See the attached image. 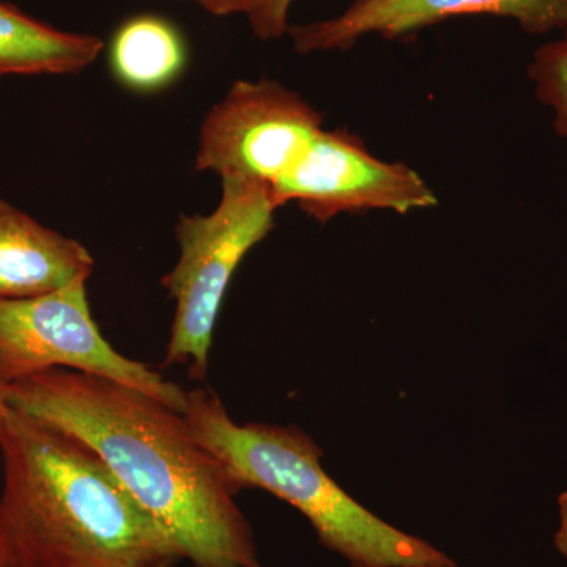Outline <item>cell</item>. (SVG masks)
<instances>
[{"mask_svg":"<svg viewBox=\"0 0 567 567\" xmlns=\"http://www.w3.org/2000/svg\"><path fill=\"white\" fill-rule=\"evenodd\" d=\"M7 399L92 447L193 567H262L237 488L177 410L69 369L10 383Z\"/></svg>","mask_w":567,"mask_h":567,"instance_id":"1","label":"cell"},{"mask_svg":"<svg viewBox=\"0 0 567 567\" xmlns=\"http://www.w3.org/2000/svg\"><path fill=\"white\" fill-rule=\"evenodd\" d=\"M0 565L175 567L182 551L99 454L7 410L0 421Z\"/></svg>","mask_w":567,"mask_h":567,"instance_id":"2","label":"cell"},{"mask_svg":"<svg viewBox=\"0 0 567 567\" xmlns=\"http://www.w3.org/2000/svg\"><path fill=\"white\" fill-rule=\"evenodd\" d=\"M186 424L238 494L264 488L300 511L320 544L352 567L456 565L427 540L402 532L353 499L324 472L322 450L293 425L237 424L208 388L186 391Z\"/></svg>","mask_w":567,"mask_h":567,"instance_id":"3","label":"cell"},{"mask_svg":"<svg viewBox=\"0 0 567 567\" xmlns=\"http://www.w3.org/2000/svg\"><path fill=\"white\" fill-rule=\"evenodd\" d=\"M278 208L270 186L224 177L215 212L181 216V259L162 278L175 305L164 369L185 365L193 380L204 382L227 287L246 254L274 229Z\"/></svg>","mask_w":567,"mask_h":567,"instance_id":"4","label":"cell"},{"mask_svg":"<svg viewBox=\"0 0 567 567\" xmlns=\"http://www.w3.org/2000/svg\"><path fill=\"white\" fill-rule=\"evenodd\" d=\"M69 369L134 388L185 412L186 391L114 349L93 320L87 279L32 298H0V380Z\"/></svg>","mask_w":567,"mask_h":567,"instance_id":"5","label":"cell"},{"mask_svg":"<svg viewBox=\"0 0 567 567\" xmlns=\"http://www.w3.org/2000/svg\"><path fill=\"white\" fill-rule=\"evenodd\" d=\"M322 128V115L297 92L276 81H238L204 118L196 167L271 188Z\"/></svg>","mask_w":567,"mask_h":567,"instance_id":"6","label":"cell"},{"mask_svg":"<svg viewBox=\"0 0 567 567\" xmlns=\"http://www.w3.org/2000/svg\"><path fill=\"white\" fill-rule=\"evenodd\" d=\"M271 194L278 207L297 203L319 223L341 213L406 215L439 204L415 169L375 158L360 137L346 130H320L292 169L271 186Z\"/></svg>","mask_w":567,"mask_h":567,"instance_id":"7","label":"cell"},{"mask_svg":"<svg viewBox=\"0 0 567 567\" xmlns=\"http://www.w3.org/2000/svg\"><path fill=\"white\" fill-rule=\"evenodd\" d=\"M491 14L511 18L525 32L540 35L567 25V0H354L328 21L289 25L295 51H347L368 35L405 39L451 18Z\"/></svg>","mask_w":567,"mask_h":567,"instance_id":"8","label":"cell"},{"mask_svg":"<svg viewBox=\"0 0 567 567\" xmlns=\"http://www.w3.org/2000/svg\"><path fill=\"white\" fill-rule=\"evenodd\" d=\"M93 257L80 241L41 226L0 200V298H32L91 278Z\"/></svg>","mask_w":567,"mask_h":567,"instance_id":"9","label":"cell"},{"mask_svg":"<svg viewBox=\"0 0 567 567\" xmlns=\"http://www.w3.org/2000/svg\"><path fill=\"white\" fill-rule=\"evenodd\" d=\"M103 48L99 37L59 31L0 2V76L78 73L95 62Z\"/></svg>","mask_w":567,"mask_h":567,"instance_id":"10","label":"cell"},{"mask_svg":"<svg viewBox=\"0 0 567 567\" xmlns=\"http://www.w3.org/2000/svg\"><path fill=\"white\" fill-rule=\"evenodd\" d=\"M112 73L126 87L153 92L173 84L186 63V47L173 22L141 14L123 22L112 39Z\"/></svg>","mask_w":567,"mask_h":567,"instance_id":"11","label":"cell"},{"mask_svg":"<svg viewBox=\"0 0 567 567\" xmlns=\"http://www.w3.org/2000/svg\"><path fill=\"white\" fill-rule=\"evenodd\" d=\"M528 74L535 81L540 102L554 107L555 130L567 137V25L561 40L536 51Z\"/></svg>","mask_w":567,"mask_h":567,"instance_id":"12","label":"cell"},{"mask_svg":"<svg viewBox=\"0 0 567 567\" xmlns=\"http://www.w3.org/2000/svg\"><path fill=\"white\" fill-rule=\"evenodd\" d=\"M293 0H256L246 14L254 35L264 41L278 40L289 29V10Z\"/></svg>","mask_w":567,"mask_h":567,"instance_id":"13","label":"cell"},{"mask_svg":"<svg viewBox=\"0 0 567 567\" xmlns=\"http://www.w3.org/2000/svg\"><path fill=\"white\" fill-rule=\"evenodd\" d=\"M189 2L197 3L215 17H230L235 13L248 14L256 0H189Z\"/></svg>","mask_w":567,"mask_h":567,"instance_id":"14","label":"cell"},{"mask_svg":"<svg viewBox=\"0 0 567 567\" xmlns=\"http://www.w3.org/2000/svg\"><path fill=\"white\" fill-rule=\"evenodd\" d=\"M559 527L555 533V547L567 559V491L558 498Z\"/></svg>","mask_w":567,"mask_h":567,"instance_id":"15","label":"cell"},{"mask_svg":"<svg viewBox=\"0 0 567 567\" xmlns=\"http://www.w3.org/2000/svg\"><path fill=\"white\" fill-rule=\"evenodd\" d=\"M9 406V399H7V385L2 380H0V421H2V417L6 415Z\"/></svg>","mask_w":567,"mask_h":567,"instance_id":"16","label":"cell"},{"mask_svg":"<svg viewBox=\"0 0 567 567\" xmlns=\"http://www.w3.org/2000/svg\"><path fill=\"white\" fill-rule=\"evenodd\" d=\"M383 567H457V565H412V566H383Z\"/></svg>","mask_w":567,"mask_h":567,"instance_id":"17","label":"cell"},{"mask_svg":"<svg viewBox=\"0 0 567 567\" xmlns=\"http://www.w3.org/2000/svg\"><path fill=\"white\" fill-rule=\"evenodd\" d=\"M0 567H9V566H2V565H0Z\"/></svg>","mask_w":567,"mask_h":567,"instance_id":"18","label":"cell"}]
</instances>
